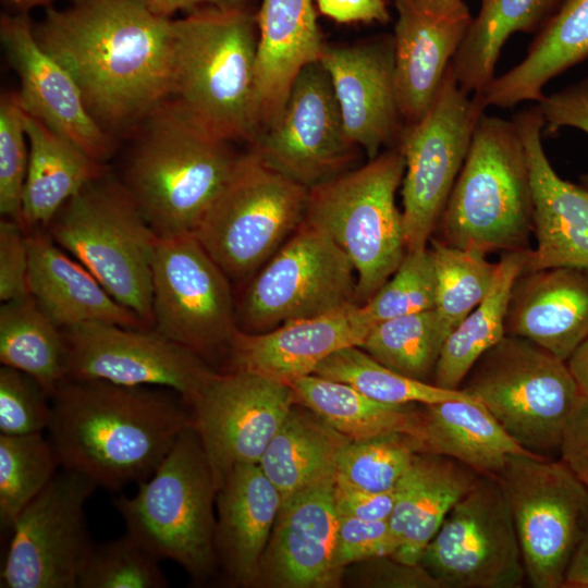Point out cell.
<instances>
[{"instance_id":"cell-5","label":"cell","mask_w":588,"mask_h":588,"mask_svg":"<svg viewBox=\"0 0 588 588\" xmlns=\"http://www.w3.org/2000/svg\"><path fill=\"white\" fill-rule=\"evenodd\" d=\"M438 225L440 240L457 248L486 255L530 249L532 193L513 121L480 115Z\"/></svg>"},{"instance_id":"cell-31","label":"cell","mask_w":588,"mask_h":588,"mask_svg":"<svg viewBox=\"0 0 588 588\" xmlns=\"http://www.w3.org/2000/svg\"><path fill=\"white\" fill-rule=\"evenodd\" d=\"M413 438L418 452L455 460L481 476L495 477L510 455L540 456L512 439L478 400L421 404Z\"/></svg>"},{"instance_id":"cell-9","label":"cell","mask_w":588,"mask_h":588,"mask_svg":"<svg viewBox=\"0 0 588 588\" xmlns=\"http://www.w3.org/2000/svg\"><path fill=\"white\" fill-rule=\"evenodd\" d=\"M524 449L552 457L584 395L568 365L522 336L505 334L475 363L461 388Z\"/></svg>"},{"instance_id":"cell-8","label":"cell","mask_w":588,"mask_h":588,"mask_svg":"<svg viewBox=\"0 0 588 588\" xmlns=\"http://www.w3.org/2000/svg\"><path fill=\"white\" fill-rule=\"evenodd\" d=\"M404 172L397 147L309 188L304 219L326 231L353 264L358 305L388 281L406 254L403 217L395 204Z\"/></svg>"},{"instance_id":"cell-48","label":"cell","mask_w":588,"mask_h":588,"mask_svg":"<svg viewBox=\"0 0 588 588\" xmlns=\"http://www.w3.org/2000/svg\"><path fill=\"white\" fill-rule=\"evenodd\" d=\"M399 546L388 520L339 515L334 559L341 572L353 563L392 555Z\"/></svg>"},{"instance_id":"cell-29","label":"cell","mask_w":588,"mask_h":588,"mask_svg":"<svg viewBox=\"0 0 588 588\" xmlns=\"http://www.w3.org/2000/svg\"><path fill=\"white\" fill-rule=\"evenodd\" d=\"M27 238L29 294L60 328L101 321L147 329L137 315L117 302L48 232L34 230L27 232Z\"/></svg>"},{"instance_id":"cell-37","label":"cell","mask_w":588,"mask_h":588,"mask_svg":"<svg viewBox=\"0 0 588 588\" xmlns=\"http://www.w3.org/2000/svg\"><path fill=\"white\" fill-rule=\"evenodd\" d=\"M562 0H481L451 66L458 85L480 94L494 78L501 49L516 32L541 27Z\"/></svg>"},{"instance_id":"cell-55","label":"cell","mask_w":588,"mask_h":588,"mask_svg":"<svg viewBox=\"0 0 588 588\" xmlns=\"http://www.w3.org/2000/svg\"><path fill=\"white\" fill-rule=\"evenodd\" d=\"M253 0H147L157 14L172 17L176 12H189L198 8L249 9Z\"/></svg>"},{"instance_id":"cell-46","label":"cell","mask_w":588,"mask_h":588,"mask_svg":"<svg viewBox=\"0 0 588 588\" xmlns=\"http://www.w3.org/2000/svg\"><path fill=\"white\" fill-rule=\"evenodd\" d=\"M24 110L16 91L0 98V212L23 225V192L27 175L29 147Z\"/></svg>"},{"instance_id":"cell-45","label":"cell","mask_w":588,"mask_h":588,"mask_svg":"<svg viewBox=\"0 0 588 588\" xmlns=\"http://www.w3.org/2000/svg\"><path fill=\"white\" fill-rule=\"evenodd\" d=\"M159 561L125 532L94 547L77 588H164L169 583Z\"/></svg>"},{"instance_id":"cell-47","label":"cell","mask_w":588,"mask_h":588,"mask_svg":"<svg viewBox=\"0 0 588 588\" xmlns=\"http://www.w3.org/2000/svg\"><path fill=\"white\" fill-rule=\"evenodd\" d=\"M52 415L51 395L29 375L0 368V432L17 436L42 432Z\"/></svg>"},{"instance_id":"cell-23","label":"cell","mask_w":588,"mask_h":588,"mask_svg":"<svg viewBox=\"0 0 588 588\" xmlns=\"http://www.w3.org/2000/svg\"><path fill=\"white\" fill-rule=\"evenodd\" d=\"M525 147L534 204L536 247L523 271L554 267L588 270V187L561 179L541 143L544 121L532 107L512 120Z\"/></svg>"},{"instance_id":"cell-57","label":"cell","mask_w":588,"mask_h":588,"mask_svg":"<svg viewBox=\"0 0 588 588\" xmlns=\"http://www.w3.org/2000/svg\"><path fill=\"white\" fill-rule=\"evenodd\" d=\"M566 363L583 393L588 395V338L574 351Z\"/></svg>"},{"instance_id":"cell-40","label":"cell","mask_w":588,"mask_h":588,"mask_svg":"<svg viewBox=\"0 0 588 588\" xmlns=\"http://www.w3.org/2000/svg\"><path fill=\"white\" fill-rule=\"evenodd\" d=\"M315 375L346 383L387 404H433L449 400H476L460 390H448L399 373L378 363L359 346L343 347L324 360Z\"/></svg>"},{"instance_id":"cell-33","label":"cell","mask_w":588,"mask_h":588,"mask_svg":"<svg viewBox=\"0 0 588 588\" xmlns=\"http://www.w3.org/2000/svg\"><path fill=\"white\" fill-rule=\"evenodd\" d=\"M24 124L29 157L22 219L30 232L47 229L59 209L108 168L25 111Z\"/></svg>"},{"instance_id":"cell-58","label":"cell","mask_w":588,"mask_h":588,"mask_svg":"<svg viewBox=\"0 0 588 588\" xmlns=\"http://www.w3.org/2000/svg\"><path fill=\"white\" fill-rule=\"evenodd\" d=\"M57 0H1L7 13L12 14H28L35 8H50ZM73 2L75 0H66Z\"/></svg>"},{"instance_id":"cell-44","label":"cell","mask_w":588,"mask_h":588,"mask_svg":"<svg viewBox=\"0 0 588 588\" xmlns=\"http://www.w3.org/2000/svg\"><path fill=\"white\" fill-rule=\"evenodd\" d=\"M436 301V275L429 247L406 252L396 271L364 304L359 311L373 326L409 314L431 309Z\"/></svg>"},{"instance_id":"cell-24","label":"cell","mask_w":588,"mask_h":588,"mask_svg":"<svg viewBox=\"0 0 588 588\" xmlns=\"http://www.w3.org/2000/svg\"><path fill=\"white\" fill-rule=\"evenodd\" d=\"M329 75L350 139L369 159L396 135L402 119L396 97L392 36L353 46H323Z\"/></svg>"},{"instance_id":"cell-30","label":"cell","mask_w":588,"mask_h":588,"mask_svg":"<svg viewBox=\"0 0 588 588\" xmlns=\"http://www.w3.org/2000/svg\"><path fill=\"white\" fill-rule=\"evenodd\" d=\"M478 477L455 460L417 452L395 488L388 523L400 546L391 556L418 564L446 514L474 487Z\"/></svg>"},{"instance_id":"cell-39","label":"cell","mask_w":588,"mask_h":588,"mask_svg":"<svg viewBox=\"0 0 588 588\" xmlns=\"http://www.w3.org/2000/svg\"><path fill=\"white\" fill-rule=\"evenodd\" d=\"M446 338L436 310L431 308L373 326L359 347L399 373L432 382Z\"/></svg>"},{"instance_id":"cell-41","label":"cell","mask_w":588,"mask_h":588,"mask_svg":"<svg viewBox=\"0 0 588 588\" xmlns=\"http://www.w3.org/2000/svg\"><path fill=\"white\" fill-rule=\"evenodd\" d=\"M61 466L42 432L0 434V527L10 532L20 513L50 483Z\"/></svg>"},{"instance_id":"cell-43","label":"cell","mask_w":588,"mask_h":588,"mask_svg":"<svg viewBox=\"0 0 588 588\" xmlns=\"http://www.w3.org/2000/svg\"><path fill=\"white\" fill-rule=\"evenodd\" d=\"M417 452L415 439L405 433L348 439L339 452L334 481L371 492L392 491Z\"/></svg>"},{"instance_id":"cell-42","label":"cell","mask_w":588,"mask_h":588,"mask_svg":"<svg viewBox=\"0 0 588 588\" xmlns=\"http://www.w3.org/2000/svg\"><path fill=\"white\" fill-rule=\"evenodd\" d=\"M436 275L434 307L449 334L479 305L493 282L497 262L480 252L462 249L430 238Z\"/></svg>"},{"instance_id":"cell-18","label":"cell","mask_w":588,"mask_h":588,"mask_svg":"<svg viewBox=\"0 0 588 588\" xmlns=\"http://www.w3.org/2000/svg\"><path fill=\"white\" fill-rule=\"evenodd\" d=\"M66 379L159 385L188 404L216 372L204 358L154 328L86 322L63 329Z\"/></svg>"},{"instance_id":"cell-26","label":"cell","mask_w":588,"mask_h":588,"mask_svg":"<svg viewBox=\"0 0 588 588\" xmlns=\"http://www.w3.org/2000/svg\"><path fill=\"white\" fill-rule=\"evenodd\" d=\"M505 334L525 338L567 362L588 338V270L522 271L511 291Z\"/></svg>"},{"instance_id":"cell-38","label":"cell","mask_w":588,"mask_h":588,"mask_svg":"<svg viewBox=\"0 0 588 588\" xmlns=\"http://www.w3.org/2000/svg\"><path fill=\"white\" fill-rule=\"evenodd\" d=\"M68 350L60 328L28 294L0 307V362L33 377L51 396L66 380Z\"/></svg>"},{"instance_id":"cell-12","label":"cell","mask_w":588,"mask_h":588,"mask_svg":"<svg viewBox=\"0 0 588 588\" xmlns=\"http://www.w3.org/2000/svg\"><path fill=\"white\" fill-rule=\"evenodd\" d=\"M485 108L457 83L452 66L427 113L406 124L399 149L404 156L402 181L406 252L427 248L467 156Z\"/></svg>"},{"instance_id":"cell-52","label":"cell","mask_w":588,"mask_h":588,"mask_svg":"<svg viewBox=\"0 0 588 588\" xmlns=\"http://www.w3.org/2000/svg\"><path fill=\"white\" fill-rule=\"evenodd\" d=\"M395 501V489L371 492L334 482V503L338 515L365 520H388Z\"/></svg>"},{"instance_id":"cell-34","label":"cell","mask_w":588,"mask_h":588,"mask_svg":"<svg viewBox=\"0 0 588 588\" xmlns=\"http://www.w3.org/2000/svg\"><path fill=\"white\" fill-rule=\"evenodd\" d=\"M347 440L310 409L294 406L258 465L284 503L302 490L334 478L339 452Z\"/></svg>"},{"instance_id":"cell-15","label":"cell","mask_w":588,"mask_h":588,"mask_svg":"<svg viewBox=\"0 0 588 588\" xmlns=\"http://www.w3.org/2000/svg\"><path fill=\"white\" fill-rule=\"evenodd\" d=\"M151 277L155 330L203 358L228 352L238 330L229 277L194 233L158 237Z\"/></svg>"},{"instance_id":"cell-49","label":"cell","mask_w":588,"mask_h":588,"mask_svg":"<svg viewBox=\"0 0 588 588\" xmlns=\"http://www.w3.org/2000/svg\"><path fill=\"white\" fill-rule=\"evenodd\" d=\"M28 238L25 228L4 218L0 222V299L24 297L28 290Z\"/></svg>"},{"instance_id":"cell-2","label":"cell","mask_w":588,"mask_h":588,"mask_svg":"<svg viewBox=\"0 0 588 588\" xmlns=\"http://www.w3.org/2000/svg\"><path fill=\"white\" fill-rule=\"evenodd\" d=\"M50 440L63 469L118 490L149 478L191 414L147 387L64 380L51 396Z\"/></svg>"},{"instance_id":"cell-7","label":"cell","mask_w":588,"mask_h":588,"mask_svg":"<svg viewBox=\"0 0 588 588\" xmlns=\"http://www.w3.org/2000/svg\"><path fill=\"white\" fill-rule=\"evenodd\" d=\"M47 232L121 305L154 328L151 266L158 236L109 170L70 198Z\"/></svg>"},{"instance_id":"cell-17","label":"cell","mask_w":588,"mask_h":588,"mask_svg":"<svg viewBox=\"0 0 588 588\" xmlns=\"http://www.w3.org/2000/svg\"><path fill=\"white\" fill-rule=\"evenodd\" d=\"M297 403L290 384L246 371L215 372L188 403L217 490L236 465L259 464Z\"/></svg>"},{"instance_id":"cell-19","label":"cell","mask_w":588,"mask_h":588,"mask_svg":"<svg viewBox=\"0 0 588 588\" xmlns=\"http://www.w3.org/2000/svg\"><path fill=\"white\" fill-rule=\"evenodd\" d=\"M358 149L319 61L299 72L279 121L250 145L266 166L307 188L348 171Z\"/></svg>"},{"instance_id":"cell-50","label":"cell","mask_w":588,"mask_h":588,"mask_svg":"<svg viewBox=\"0 0 588 588\" xmlns=\"http://www.w3.org/2000/svg\"><path fill=\"white\" fill-rule=\"evenodd\" d=\"M536 108L543 118V130L555 133L562 126H572L588 134V78L543 96ZM583 181L588 187V174Z\"/></svg>"},{"instance_id":"cell-20","label":"cell","mask_w":588,"mask_h":588,"mask_svg":"<svg viewBox=\"0 0 588 588\" xmlns=\"http://www.w3.org/2000/svg\"><path fill=\"white\" fill-rule=\"evenodd\" d=\"M29 14L2 13L0 40L16 72L24 111L105 163L114 142L87 110L70 73L37 42Z\"/></svg>"},{"instance_id":"cell-16","label":"cell","mask_w":588,"mask_h":588,"mask_svg":"<svg viewBox=\"0 0 588 588\" xmlns=\"http://www.w3.org/2000/svg\"><path fill=\"white\" fill-rule=\"evenodd\" d=\"M97 485L64 469L20 513L0 572L1 588H77L95 547L85 504Z\"/></svg>"},{"instance_id":"cell-1","label":"cell","mask_w":588,"mask_h":588,"mask_svg":"<svg viewBox=\"0 0 588 588\" xmlns=\"http://www.w3.org/2000/svg\"><path fill=\"white\" fill-rule=\"evenodd\" d=\"M172 17L147 0H75L45 9L34 35L108 133L136 131L171 94Z\"/></svg>"},{"instance_id":"cell-10","label":"cell","mask_w":588,"mask_h":588,"mask_svg":"<svg viewBox=\"0 0 588 588\" xmlns=\"http://www.w3.org/2000/svg\"><path fill=\"white\" fill-rule=\"evenodd\" d=\"M308 193L249 149L240 155L194 234L229 279L244 280L303 222Z\"/></svg>"},{"instance_id":"cell-54","label":"cell","mask_w":588,"mask_h":588,"mask_svg":"<svg viewBox=\"0 0 588 588\" xmlns=\"http://www.w3.org/2000/svg\"><path fill=\"white\" fill-rule=\"evenodd\" d=\"M318 11L338 23L384 24L390 15L385 0H315Z\"/></svg>"},{"instance_id":"cell-25","label":"cell","mask_w":588,"mask_h":588,"mask_svg":"<svg viewBox=\"0 0 588 588\" xmlns=\"http://www.w3.org/2000/svg\"><path fill=\"white\" fill-rule=\"evenodd\" d=\"M369 331L358 304L264 332L238 329L226 352L229 371L252 372L289 384L314 373L334 352L359 346Z\"/></svg>"},{"instance_id":"cell-27","label":"cell","mask_w":588,"mask_h":588,"mask_svg":"<svg viewBox=\"0 0 588 588\" xmlns=\"http://www.w3.org/2000/svg\"><path fill=\"white\" fill-rule=\"evenodd\" d=\"M315 0H261L256 14V107L260 134L284 110L293 83L323 49ZM259 134V135H260Z\"/></svg>"},{"instance_id":"cell-53","label":"cell","mask_w":588,"mask_h":588,"mask_svg":"<svg viewBox=\"0 0 588 588\" xmlns=\"http://www.w3.org/2000/svg\"><path fill=\"white\" fill-rule=\"evenodd\" d=\"M560 458L588 488V395L571 416L560 448Z\"/></svg>"},{"instance_id":"cell-13","label":"cell","mask_w":588,"mask_h":588,"mask_svg":"<svg viewBox=\"0 0 588 588\" xmlns=\"http://www.w3.org/2000/svg\"><path fill=\"white\" fill-rule=\"evenodd\" d=\"M353 264L332 237L305 219L248 285L238 315L246 332L318 317L356 302Z\"/></svg>"},{"instance_id":"cell-56","label":"cell","mask_w":588,"mask_h":588,"mask_svg":"<svg viewBox=\"0 0 588 588\" xmlns=\"http://www.w3.org/2000/svg\"><path fill=\"white\" fill-rule=\"evenodd\" d=\"M564 588H588V515L565 576Z\"/></svg>"},{"instance_id":"cell-36","label":"cell","mask_w":588,"mask_h":588,"mask_svg":"<svg viewBox=\"0 0 588 588\" xmlns=\"http://www.w3.org/2000/svg\"><path fill=\"white\" fill-rule=\"evenodd\" d=\"M528 252L501 255L487 295L445 339L432 383L448 390H460L480 356L504 338L511 291L525 268Z\"/></svg>"},{"instance_id":"cell-4","label":"cell","mask_w":588,"mask_h":588,"mask_svg":"<svg viewBox=\"0 0 588 588\" xmlns=\"http://www.w3.org/2000/svg\"><path fill=\"white\" fill-rule=\"evenodd\" d=\"M136 131L124 185L158 237L194 233L240 155L171 99Z\"/></svg>"},{"instance_id":"cell-21","label":"cell","mask_w":588,"mask_h":588,"mask_svg":"<svg viewBox=\"0 0 588 588\" xmlns=\"http://www.w3.org/2000/svg\"><path fill=\"white\" fill-rule=\"evenodd\" d=\"M394 77L406 124L429 110L473 22L464 0H394Z\"/></svg>"},{"instance_id":"cell-22","label":"cell","mask_w":588,"mask_h":588,"mask_svg":"<svg viewBox=\"0 0 588 588\" xmlns=\"http://www.w3.org/2000/svg\"><path fill=\"white\" fill-rule=\"evenodd\" d=\"M334 482V478L326 479L282 503L255 586H338L343 572L336 567L334 559L339 518Z\"/></svg>"},{"instance_id":"cell-28","label":"cell","mask_w":588,"mask_h":588,"mask_svg":"<svg viewBox=\"0 0 588 588\" xmlns=\"http://www.w3.org/2000/svg\"><path fill=\"white\" fill-rule=\"evenodd\" d=\"M216 553L229 581L254 586L281 509V495L258 464L234 466L217 490Z\"/></svg>"},{"instance_id":"cell-32","label":"cell","mask_w":588,"mask_h":588,"mask_svg":"<svg viewBox=\"0 0 588 588\" xmlns=\"http://www.w3.org/2000/svg\"><path fill=\"white\" fill-rule=\"evenodd\" d=\"M588 58V0H562L540 27L524 60L495 77L478 95L483 108L539 101L543 86Z\"/></svg>"},{"instance_id":"cell-35","label":"cell","mask_w":588,"mask_h":588,"mask_svg":"<svg viewBox=\"0 0 588 588\" xmlns=\"http://www.w3.org/2000/svg\"><path fill=\"white\" fill-rule=\"evenodd\" d=\"M297 403L351 440L391 433L414 437L421 404H387L353 387L315 373L289 383Z\"/></svg>"},{"instance_id":"cell-51","label":"cell","mask_w":588,"mask_h":588,"mask_svg":"<svg viewBox=\"0 0 588 588\" xmlns=\"http://www.w3.org/2000/svg\"><path fill=\"white\" fill-rule=\"evenodd\" d=\"M359 578L365 587L376 588H441L439 583L418 563L407 564L391 555L363 562Z\"/></svg>"},{"instance_id":"cell-6","label":"cell","mask_w":588,"mask_h":588,"mask_svg":"<svg viewBox=\"0 0 588 588\" xmlns=\"http://www.w3.org/2000/svg\"><path fill=\"white\" fill-rule=\"evenodd\" d=\"M217 486L201 446L189 425L132 497L113 501L126 534L160 561L182 566L195 580L213 574Z\"/></svg>"},{"instance_id":"cell-14","label":"cell","mask_w":588,"mask_h":588,"mask_svg":"<svg viewBox=\"0 0 588 588\" xmlns=\"http://www.w3.org/2000/svg\"><path fill=\"white\" fill-rule=\"evenodd\" d=\"M419 564L441 588H520L523 555L495 477L479 475L424 549Z\"/></svg>"},{"instance_id":"cell-3","label":"cell","mask_w":588,"mask_h":588,"mask_svg":"<svg viewBox=\"0 0 588 588\" xmlns=\"http://www.w3.org/2000/svg\"><path fill=\"white\" fill-rule=\"evenodd\" d=\"M170 98L229 142L260 134L256 107L258 29L250 9L198 8L172 19Z\"/></svg>"},{"instance_id":"cell-11","label":"cell","mask_w":588,"mask_h":588,"mask_svg":"<svg viewBox=\"0 0 588 588\" xmlns=\"http://www.w3.org/2000/svg\"><path fill=\"white\" fill-rule=\"evenodd\" d=\"M534 588H564L584 532L588 488L560 458L510 455L495 476Z\"/></svg>"}]
</instances>
